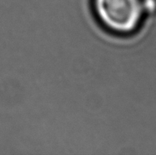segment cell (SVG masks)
I'll return each instance as SVG.
<instances>
[{
	"mask_svg": "<svg viewBox=\"0 0 156 155\" xmlns=\"http://www.w3.org/2000/svg\"><path fill=\"white\" fill-rule=\"evenodd\" d=\"M91 5L100 27L115 36L134 34L145 19L142 0H92Z\"/></svg>",
	"mask_w": 156,
	"mask_h": 155,
	"instance_id": "6da1fadb",
	"label": "cell"
},
{
	"mask_svg": "<svg viewBox=\"0 0 156 155\" xmlns=\"http://www.w3.org/2000/svg\"><path fill=\"white\" fill-rule=\"evenodd\" d=\"M133 43H134V46H135V48H136V51H137L138 54H139V55H140L141 52H140V50H139V48H138V47H137V44H136V43H135V40H134V35H133ZM145 55H146V54H145ZM144 59H145V56H144ZM149 63H150V64H151V65H152V64H154V59H152V60H151V59H150V56H149ZM154 66L156 67L155 60H154Z\"/></svg>",
	"mask_w": 156,
	"mask_h": 155,
	"instance_id": "7a4b0ae2",
	"label": "cell"
}]
</instances>
